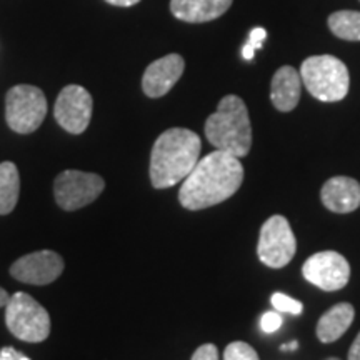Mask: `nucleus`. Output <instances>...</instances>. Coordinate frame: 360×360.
<instances>
[{
  "label": "nucleus",
  "mask_w": 360,
  "mask_h": 360,
  "mask_svg": "<svg viewBox=\"0 0 360 360\" xmlns=\"http://www.w3.org/2000/svg\"><path fill=\"white\" fill-rule=\"evenodd\" d=\"M184 69H186V62L179 53H169L152 62L142 77V89L146 96L150 98L164 97L182 77Z\"/></svg>",
  "instance_id": "nucleus-12"
},
{
  "label": "nucleus",
  "mask_w": 360,
  "mask_h": 360,
  "mask_svg": "<svg viewBox=\"0 0 360 360\" xmlns=\"http://www.w3.org/2000/svg\"><path fill=\"white\" fill-rule=\"evenodd\" d=\"M47 115V98L34 85H15L7 92L6 119L17 134H32L42 125Z\"/></svg>",
  "instance_id": "nucleus-6"
},
{
  "label": "nucleus",
  "mask_w": 360,
  "mask_h": 360,
  "mask_svg": "<svg viewBox=\"0 0 360 360\" xmlns=\"http://www.w3.org/2000/svg\"><path fill=\"white\" fill-rule=\"evenodd\" d=\"M6 323L13 337L30 344L44 342L51 334L49 312L25 292L11 295L6 305Z\"/></svg>",
  "instance_id": "nucleus-5"
},
{
  "label": "nucleus",
  "mask_w": 360,
  "mask_h": 360,
  "mask_svg": "<svg viewBox=\"0 0 360 360\" xmlns=\"http://www.w3.org/2000/svg\"><path fill=\"white\" fill-rule=\"evenodd\" d=\"M322 204L335 214H350L360 207V184L352 177L328 179L321 191Z\"/></svg>",
  "instance_id": "nucleus-13"
},
{
  "label": "nucleus",
  "mask_w": 360,
  "mask_h": 360,
  "mask_svg": "<svg viewBox=\"0 0 360 360\" xmlns=\"http://www.w3.org/2000/svg\"><path fill=\"white\" fill-rule=\"evenodd\" d=\"M207 141L237 159L249 154L252 147V125L245 102L237 96H225L217 110L205 122Z\"/></svg>",
  "instance_id": "nucleus-3"
},
{
  "label": "nucleus",
  "mask_w": 360,
  "mask_h": 360,
  "mask_svg": "<svg viewBox=\"0 0 360 360\" xmlns=\"http://www.w3.org/2000/svg\"><path fill=\"white\" fill-rule=\"evenodd\" d=\"M270 302H272L274 309L278 310V312H287V314L299 315L304 309L302 302H299V300L292 299V297L285 295V294H278V292H277V294L272 295Z\"/></svg>",
  "instance_id": "nucleus-21"
},
{
  "label": "nucleus",
  "mask_w": 360,
  "mask_h": 360,
  "mask_svg": "<svg viewBox=\"0 0 360 360\" xmlns=\"http://www.w3.org/2000/svg\"><path fill=\"white\" fill-rule=\"evenodd\" d=\"M0 360H30V359L22 352H19L17 349L4 347L0 350Z\"/></svg>",
  "instance_id": "nucleus-24"
},
{
  "label": "nucleus",
  "mask_w": 360,
  "mask_h": 360,
  "mask_svg": "<svg viewBox=\"0 0 360 360\" xmlns=\"http://www.w3.org/2000/svg\"><path fill=\"white\" fill-rule=\"evenodd\" d=\"M64 272V259L52 250H39L27 254L11 267V274L17 281L30 285H47Z\"/></svg>",
  "instance_id": "nucleus-11"
},
{
  "label": "nucleus",
  "mask_w": 360,
  "mask_h": 360,
  "mask_svg": "<svg viewBox=\"0 0 360 360\" xmlns=\"http://www.w3.org/2000/svg\"><path fill=\"white\" fill-rule=\"evenodd\" d=\"M105 2L117 7H132L135 4L141 2V0H105Z\"/></svg>",
  "instance_id": "nucleus-26"
},
{
  "label": "nucleus",
  "mask_w": 360,
  "mask_h": 360,
  "mask_svg": "<svg viewBox=\"0 0 360 360\" xmlns=\"http://www.w3.org/2000/svg\"><path fill=\"white\" fill-rule=\"evenodd\" d=\"M328 29L342 40H360V12L339 11L328 17Z\"/></svg>",
  "instance_id": "nucleus-18"
},
{
  "label": "nucleus",
  "mask_w": 360,
  "mask_h": 360,
  "mask_svg": "<svg viewBox=\"0 0 360 360\" xmlns=\"http://www.w3.org/2000/svg\"><path fill=\"white\" fill-rule=\"evenodd\" d=\"M105 188V182L101 175L80 172V170H65L58 174L53 182V195L60 209L79 210L92 204Z\"/></svg>",
  "instance_id": "nucleus-8"
},
{
  "label": "nucleus",
  "mask_w": 360,
  "mask_h": 360,
  "mask_svg": "<svg viewBox=\"0 0 360 360\" xmlns=\"http://www.w3.org/2000/svg\"><path fill=\"white\" fill-rule=\"evenodd\" d=\"M349 360H360V332H359V335L355 337L352 345H350Z\"/></svg>",
  "instance_id": "nucleus-25"
},
{
  "label": "nucleus",
  "mask_w": 360,
  "mask_h": 360,
  "mask_svg": "<svg viewBox=\"0 0 360 360\" xmlns=\"http://www.w3.org/2000/svg\"><path fill=\"white\" fill-rule=\"evenodd\" d=\"M20 177L12 162L0 164V215L11 214L19 202Z\"/></svg>",
  "instance_id": "nucleus-17"
},
{
  "label": "nucleus",
  "mask_w": 360,
  "mask_h": 360,
  "mask_svg": "<svg viewBox=\"0 0 360 360\" xmlns=\"http://www.w3.org/2000/svg\"><path fill=\"white\" fill-rule=\"evenodd\" d=\"M297 347H299V344H297V342H290V344H283L282 345V350H295Z\"/></svg>",
  "instance_id": "nucleus-28"
},
{
  "label": "nucleus",
  "mask_w": 360,
  "mask_h": 360,
  "mask_svg": "<svg viewBox=\"0 0 360 360\" xmlns=\"http://www.w3.org/2000/svg\"><path fill=\"white\" fill-rule=\"evenodd\" d=\"M297 240L289 220L283 215H272L262 225L257 254L260 262L270 269H282L295 255Z\"/></svg>",
  "instance_id": "nucleus-7"
},
{
  "label": "nucleus",
  "mask_w": 360,
  "mask_h": 360,
  "mask_svg": "<svg viewBox=\"0 0 360 360\" xmlns=\"http://www.w3.org/2000/svg\"><path fill=\"white\" fill-rule=\"evenodd\" d=\"M8 300H11V295H8V292L0 287V309L6 307V305L8 304Z\"/></svg>",
  "instance_id": "nucleus-27"
},
{
  "label": "nucleus",
  "mask_w": 360,
  "mask_h": 360,
  "mask_svg": "<svg viewBox=\"0 0 360 360\" xmlns=\"http://www.w3.org/2000/svg\"><path fill=\"white\" fill-rule=\"evenodd\" d=\"M355 317L354 305L349 302H340L328 309L326 314L319 319L317 323V337L323 344L339 340L349 327L352 326Z\"/></svg>",
  "instance_id": "nucleus-16"
},
{
  "label": "nucleus",
  "mask_w": 360,
  "mask_h": 360,
  "mask_svg": "<svg viewBox=\"0 0 360 360\" xmlns=\"http://www.w3.org/2000/svg\"><path fill=\"white\" fill-rule=\"evenodd\" d=\"M300 90H302L300 72L290 65H283L272 77L270 101L277 110L290 112L295 109L300 101Z\"/></svg>",
  "instance_id": "nucleus-14"
},
{
  "label": "nucleus",
  "mask_w": 360,
  "mask_h": 360,
  "mask_svg": "<svg viewBox=\"0 0 360 360\" xmlns=\"http://www.w3.org/2000/svg\"><path fill=\"white\" fill-rule=\"evenodd\" d=\"M94 101L82 85H67L58 94L53 115L62 129L69 134H82L92 119Z\"/></svg>",
  "instance_id": "nucleus-10"
},
{
  "label": "nucleus",
  "mask_w": 360,
  "mask_h": 360,
  "mask_svg": "<svg viewBox=\"0 0 360 360\" xmlns=\"http://www.w3.org/2000/svg\"><path fill=\"white\" fill-rule=\"evenodd\" d=\"M302 84L312 97L322 102H339L349 94L350 75L347 67L334 56L305 58L300 67Z\"/></svg>",
  "instance_id": "nucleus-4"
},
{
  "label": "nucleus",
  "mask_w": 360,
  "mask_h": 360,
  "mask_svg": "<svg viewBox=\"0 0 360 360\" xmlns=\"http://www.w3.org/2000/svg\"><path fill=\"white\" fill-rule=\"evenodd\" d=\"M202 142L195 132L174 127L159 135L150 154V182L169 188L182 182L200 160Z\"/></svg>",
  "instance_id": "nucleus-2"
},
{
  "label": "nucleus",
  "mask_w": 360,
  "mask_h": 360,
  "mask_svg": "<svg viewBox=\"0 0 360 360\" xmlns=\"http://www.w3.org/2000/svg\"><path fill=\"white\" fill-rule=\"evenodd\" d=\"M244 182L240 159L227 152L214 150L197 162L184 179L179 200L188 210L209 209L232 197Z\"/></svg>",
  "instance_id": "nucleus-1"
},
{
  "label": "nucleus",
  "mask_w": 360,
  "mask_h": 360,
  "mask_svg": "<svg viewBox=\"0 0 360 360\" xmlns=\"http://www.w3.org/2000/svg\"><path fill=\"white\" fill-rule=\"evenodd\" d=\"M282 326V315L278 312H265L260 319V327L265 334H274Z\"/></svg>",
  "instance_id": "nucleus-22"
},
{
  "label": "nucleus",
  "mask_w": 360,
  "mask_h": 360,
  "mask_svg": "<svg viewBox=\"0 0 360 360\" xmlns=\"http://www.w3.org/2000/svg\"><path fill=\"white\" fill-rule=\"evenodd\" d=\"M302 274L305 281L326 292L344 289L350 278V265L339 252H317L305 260Z\"/></svg>",
  "instance_id": "nucleus-9"
},
{
  "label": "nucleus",
  "mask_w": 360,
  "mask_h": 360,
  "mask_svg": "<svg viewBox=\"0 0 360 360\" xmlns=\"http://www.w3.org/2000/svg\"><path fill=\"white\" fill-rule=\"evenodd\" d=\"M224 360H260L254 347L245 342H232L224 350Z\"/></svg>",
  "instance_id": "nucleus-19"
},
{
  "label": "nucleus",
  "mask_w": 360,
  "mask_h": 360,
  "mask_svg": "<svg viewBox=\"0 0 360 360\" xmlns=\"http://www.w3.org/2000/svg\"><path fill=\"white\" fill-rule=\"evenodd\" d=\"M192 360H219V350L214 344H204L193 352Z\"/></svg>",
  "instance_id": "nucleus-23"
},
{
  "label": "nucleus",
  "mask_w": 360,
  "mask_h": 360,
  "mask_svg": "<svg viewBox=\"0 0 360 360\" xmlns=\"http://www.w3.org/2000/svg\"><path fill=\"white\" fill-rule=\"evenodd\" d=\"M233 0H170V11L179 20L204 24L222 17Z\"/></svg>",
  "instance_id": "nucleus-15"
},
{
  "label": "nucleus",
  "mask_w": 360,
  "mask_h": 360,
  "mask_svg": "<svg viewBox=\"0 0 360 360\" xmlns=\"http://www.w3.org/2000/svg\"><path fill=\"white\" fill-rule=\"evenodd\" d=\"M265 39H267V30L262 29V27H254L249 34V40H247L244 49H242V57L245 60H252L255 57V52L264 45Z\"/></svg>",
  "instance_id": "nucleus-20"
},
{
  "label": "nucleus",
  "mask_w": 360,
  "mask_h": 360,
  "mask_svg": "<svg viewBox=\"0 0 360 360\" xmlns=\"http://www.w3.org/2000/svg\"><path fill=\"white\" fill-rule=\"evenodd\" d=\"M326 360H340V359H337V357H328V359H326Z\"/></svg>",
  "instance_id": "nucleus-29"
}]
</instances>
